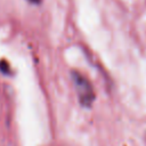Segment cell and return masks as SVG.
Masks as SVG:
<instances>
[{"label":"cell","instance_id":"cell-2","mask_svg":"<svg viewBox=\"0 0 146 146\" xmlns=\"http://www.w3.org/2000/svg\"><path fill=\"white\" fill-rule=\"evenodd\" d=\"M0 70H1L5 74H8V72H9V66H8V64H7L5 60L0 62Z\"/></svg>","mask_w":146,"mask_h":146},{"label":"cell","instance_id":"cell-1","mask_svg":"<svg viewBox=\"0 0 146 146\" xmlns=\"http://www.w3.org/2000/svg\"><path fill=\"white\" fill-rule=\"evenodd\" d=\"M71 76H72L74 88L76 90L80 104L84 107H90L96 97L92 84L83 74H81L76 71H72Z\"/></svg>","mask_w":146,"mask_h":146},{"label":"cell","instance_id":"cell-3","mask_svg":"<svg viewBox=\"0 0 146 146\" xmlns=\"http://www.w3.org/2000/svg\"><path fill=\"white\" fill-rule=\"evenodd\" d=\"M27 1H30L31 3H35V5H38V3L41 2V0H27Z\"/></svg>","mask_w":146,"mask_h":146}]
</instances>
